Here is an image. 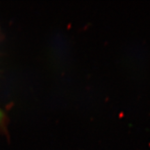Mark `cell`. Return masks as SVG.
<instances>
[{
  "label": "cell",
  "instance_id": "1",
  "mask_svg": "<svg viewBox=\"0 0 150 150\" xmlns=\"http://www.w3.org/2000/svg\"><path fill=\"white\" fill-rule=\"evenodd\" d=\"M7 124V116L5 112L0 108V130L6 131Z\"/></svg>",
  "mask_w": 150,
  "mask_h": 150
}]
</instances>
